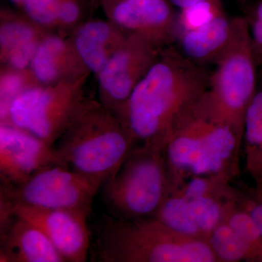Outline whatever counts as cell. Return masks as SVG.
I'll list each match as a JSON object with an SVG mask.
<instances>
[{"instance_id": "obj_27", "label": "cell", "mask_w": 262, "mask_h": 262, "mask_svg": "<svg viewBox=\"0 0 262 262\" xmlns=\"http://www.w3.org/2000/svg\"><path fill=\"white\" fill-rule=\"evenodd\" d=\"M173 6L177 7L179 10H182L194 6L196 4L206 2H213V3H220L221 0H168Z\"/></svg>"}, {"instance_id": "obj_1", "label": "cell", "mask_w": 262, "mask_h": 262, "mask_svg": "<svg viewBox=\"0 0 262 262\" xmlns=\"http://www.w3.org/2000/svg\"><path fill=\"white\" fill-rule=\"evenodd\" d=\"M211 70L189 61L175 46L164 51L122 107V123L134 139L165 149L183 114L209 88Z\"/></svg>"}, {"instance_id": "obj_2", "label": "cell", "mask_w": 262, "mask_h": 262, "mask_svg": "<svg viewBox=\"0 0 262 262\" xmlns=\"http://www.w3.org/2000/svg\"><path fill=\"white\" fill-rule=\"evenodd\" d=\"M242 146L243 139L207 90L183 114L164 149L169 188L192 177L237 178Z\"/></svg>"}, {"instance_id": "obj_10", "label": "cell", "mask_w": 262, "mask_h": 262, "mask_svg": "<svg viewBox=\"0 0 262 262\" xmlns=\"http://www.w3.org/2000/svg\"><path fill=\"white\" fill-rule=\"evenodd\" d=\"M73 110L70 98L55 97L44 89H31L22 91L13 100L3 123L23 129L54 146Z\"/></svg>"}, {"instance_id": "obj_17", "label": "cell", "mask_w": 262, "mask_h": 262, "mask_svg": "<svg viewBox=\"0 0 262 262\" xmlns=\"http://www.w3.org/2000/svg\"><path fill=\"white\" fill-rule=\"evenodd\" d=\"M0 42L10 65L17 70L25 68L32 61L37 49L32 29L26 24L17 22L2 27Z\"/></svg>"}, {"instance_id": "obj_12", "label": "cell", "mask_w": 262, "mask_h": 262, "mask_svg": "<svg viewBox=\"0 0 262 262\" xmlns=\"http://www.w3.org/2000/svg\"><path fill=\"white\" fill-rule=\"evenodd\" d=\"M113 16L122 27L155 45L173 46L179 36V13L168 0H122L115 7Z\"/></svg>"}, {"instance_id": "obj_18", "label": "cell", "mask_w": 262, "mask_h": 262, "mask_svg": "<svg viewBox=\"0 0 262 262\" xmlns=\"http://www.w3.org/2000/svg\"><path fill=\"white\" fill-rule=\"evenodd\" d=\"M110 28L101 21L90 22L79 31L76 38L77 51L84 63L94 72H99L106 63L105 45Z\"/></svg>"}, {"instance_id": "obj_11", "label": "cell", "mask_w": 262, "mask_h": 262, "mask_svg": "<svg viewBox=\"0 0 262 262\" xmlns=\"http://www.w3.org/2000/svg\"><path fill=\"white\" fill-rule=\"evenodd\" d=\"M53 165H65L57 155L54 146L23 129L10 124H1L2 184H21L39 170Z\"/></svg>"}, {"instance_id": "obj_21", "label": "cell", "mask_w": 262, "mask_h": 262, "mask_svg": "<svg viewBox=\"0 0 262 262\" xmlns=\"http://www.w3.org/2000/svg\"><path fill=\"white\" fill-rule=\"evenodd\" d=\"M243 5V17L258 68L262 67V0H249Z\"/></svg>"}, {"instance_id": "obj_22", "label": "cell", "mask_w": 262, "mask_h": 262, "mask_svg": "<svg viewBox=\"0 0 262 262\" xmlns=\"http://www.w3.org/2000/svg\"><path fill=\"white\" fill-rule=\"evenodd\" d=\"M224 12L225 10L221 2H206L180 10V13H179V35L184 31L201 27L211 20L215 15Z\"/></svg>"}, {"instance_id": "obj_5", "label": "cell", "mask_w": 262, "mask_h": 262, "mask_svg": "<svg viewBox=\"0 0 262 262\" xmlns=\"http://www.w3.org/2000/svg\"><path fill=\"white\" fill-rule=\"evenodd\" d=\"M226 175L189 178L168 189L154 215L164 225L194 238L208 241L237 205L239 190Z\"/></svg>"}, {"instance_id": "obj_8", "label": "cell", "mask_w": 262, "mask_h": 262, "mask_svg": "<svg viewBox=\"0 0 262 262\" xmlns=\"http://www.w3.org/2000/svg\"><path fill=\"white\" fill-rule=\"evenodd\" d=\"M104 182L63 165L46 167L21 184H1L0 201L46 209H66L90 215Z\"/></svg>"}, {"instance_id": "obj_23", "label": "cell", "mask_w": 262, "mask_h": 262, "mask_svg": "<svg viewBox=\"0 0 262 262\" xmlns=\"http://www.w3.org/2000/svg\"><path fill=\"white\" fill-rule=\"evenodd\" d=\"M26 10L37 23L51 24L58 18L61 3L58 0H24Z\"/></svg>"}, {"instance_id": "obj_24", "label": "cell", "mask_w": 262, "mask_h": 262, "mask_svg": "<svg viewBox=\"0 0 262 262\" xmlns=\"http://www.w3.org/2000/svg\"><path fill=\"white\" fill-rule=\"evenodd\" d=\"M22 81L19 76L14 74L5 75L2 78L0 85V114L4 121L13 100L22 92Z\"/></svg>"}, {"instance_id": "obj_25", "label": "cell", "mask_w": 262, "mask_h": 262, "mask_svg": "<svg viewBox=\"0 0 262 262\" xmlns=\"http://www.w3.org/2000/svg\"><path fill=\"white\" fill-rule=\"evenodd\" d=\"M237 205L249 214L262 234V201L253 195V193L239 190Z\"/></svg>"}, {"instance_id": "obj_19", "label": "cell", "mask_w": 262, "mask_h": 262, "mask_svg": "<svg viewBox=\"0 0 262 262\" xmlns=\"http://www.w3.org/2000/svg\"><path fill=\"white\" fill-rule=\"evenodd\" d=\"M63 50V43L58 37H49L36 49L32 60L33 72L43 82H52L58 76V58Z\"/></svg>"}, {"instance_id": "obj_16", "label": "cell", "mask_w": 262, "mask_h": 262, "mask_svg": "<svg viewBox=\"0 0 262 262\" xmlns=\"http://www.w3.org/2000/svg\"><path fill=\"white\" fill-rule=\"evenodd\" d=\"M207 241L219 262H260L257 255L226 221L211 232Z\"/></svg>"}, {"instance_id": "obj_20", "label": "cell", "mask_w": 262, "mask_h": 262, "mask_svg": "<svg viewBox=\"0 0 262 262\" xmlns=\"http://www.w3.org/2000/svg\"><path fill=\"white\" fill-rule=\"evenodd\" d=\"M226 222L244 238L262 262V234L249 214L237 203L229 212Z\"/></svg>"}, {"instance_id": "obj_29", "label": "cell", "mask_w": 262, "mask_h": 262, "mask_svg": "<svg viewBox=\"0 0 262 262\" xmlns=\"http://www.w3.org/2000/svg\"><path fill=\"white\" fill-rule=\"evenodd\" d=\"M237 1L239 2L241 4H244V3H246V2L249 1V0H237Z\"/></svg>"}, {"instance_id": "obj_4", "label": "cell", "mask_w": 262, "mask_h": 262, "mask_svg": "<svg viewBox=\"0 0 262 262\" xmlns=\"http://www.w3.org/2000/svg\"><path fill=\"white\" fill-rule=\"evenodd\" d=\"M57 141L62 163L103 182L117 173L136 143L123 123L96 108L76 112Z\"/></svg>"}, {"instance_id": "obj_7", "label": "cell", "mask_w": 262, "mask_h": 262, "mask_svg": "<svg viewBox=\"0 0 262 262\" xmlns=\"http://www.w3.org/2000/svg\"><path fill=\"white\" fill-rule=\"evenodd\" d=\"M258 71L245 19L234 16L232 37L211 70L208 91L242 139L245 114L257 87Z\"/></svg>"}, {"instance_id": "obj_30", "label": "cell", "mask_w": 262, "mask_h": 262, "mask_svg": "<svg viewBox=\"0 0 262 262\" xmlns=\"http://www.w3.org/2000/svg\"><path fill=\"white\" fill-rule=\"evenodd\" d=\"M12 1L18 2L20 1V0H12Z\"/></svg>"}, {"instance_id": "obj_13", "label": "cell", "mask_w": 262, "mask_h": 262, "mask_svg": "<svg viewBox=\"0 0 262 262\" xmlns=\"http://www.w3.org/2000/svg\"><path fill=\"white\" fill-rule=\"evenodd\" d=\"M0 261L65 262L47 236L12 213H0Z\"/></svg>"}, {"instance_id": "obj_3", "label": "cell", "mask_w": 262, "mask_h": 262, "mask_svg": "<svg viewBox=\"0 0 262 262\" xmlns=\"http://www.w3.org/2000/svg\"><path fill=\"white\" fill-rule=\"evenodd\" d=\"M91 259L100 262H219L208 241L179 233L159 220L105 216Z\"/></svg>"}, {"instance_id": "obj_28", "label": "cell", "mask_w": 262, "mask_h": 262, "mask_svg": "<svg viewBox=\"0 0 262 262\" xmlns=\"http://www.w3.org/2000/svg\"><path fill=\"white\" fill-rule=\"evenodd\" d=\"M253 194V195L256 196L257 199L260 200V201H262V191L260 192H256V191L253 190V192H252Z\"/></svg>"}, {"instance_id": "obj_6", "label": "cell", "mask_w": 262, "mask_h": 262, "mask_svg": "<svg viewBox=\"0 0 262 262\" xmlns=\"http://www.w3.org/2000/svg\"><path fill=\"white\" fill-rule=\"evenodd\" d=\"M103 186V198L114 216L154 217L169 188L164 149L149 144L134 146Z\"/></svg>"}, {"instance_id": "obj_26", "label": "cell", "mask_w": 262, "mask_h": 262, "mask_svg": "<svg viewBox=\"0 0 262 262\" xmlns=\"http://www.w3.org/2000/svg\"><path fill=\"white\" fill-rule=\"evenodd\" d=\"M79 15V8L73 2L67 1L61 3L58 18L65 23H72L77 20Z\"/></svg>"}, {"instance_id": "obj_14", "label": "cell", "mask_w": 262, "mask_h": 262, "mask_svg": "<svg viewBox=\"0 0 262 262\" xmlns=\"http://www.w3.org/2000/svg\"><path fill=\"white\" fill-rule=\"evenodd\" d=\"M232 32L233 17L224 12L198 28L181 33L173 46L189 61L210 69L229 44Z\"/></svg>"}, {"instance_id": "obj_9", "label": "cell", "mask_w": 262, "mask_h": 262, "mask_svg": "<svg viewBox=\"0 0 262 262\" xmlns=\"http://www.w3.org/2000/svg\"><path fill=\"white\" fill-rule=\"evenodd\" d=\"M0 211L14 213L42 230L65 262H84L91 253L89 214L66 209H46L0 201Z\"/></svg>"}, {"instance_id": "obj_15", "label": "cell", "mask_w": 262, "mask_h": 262, "mask_svg": "<svg viewBox=\"0 0 262 262\" xmlns=\"http://www.w3.org/2000/svg\"><path fill=\"white\" fill-rule=\"evenodd\" d=\"M243 144L248 173L256 192L262 191V67L258 71L257 87L244 117Z\"/></svg>"}]
</instances>
